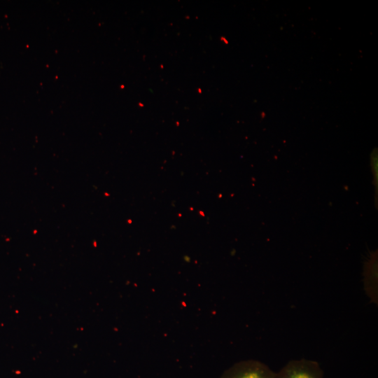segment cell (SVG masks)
<instances>
[{
    "mask_svg": "<svg viewBox=\"0 0 378 378\" xmlns=\"http://www.w3.org/2000/svg\"><path fill=\"white\" fill-rule=\"evenodd\" d=\"M276 372L265 363L248 359L239 361L222 374L220 378H275Z\"/></svg>",
    "mask_w": 378,
    "mask_h": 378,
    "instance_id": "cell-1",
    "label": "cell"
},
{
    "mask_svg": "<svg viewBox=\"0 0 378 378\" xmlns=\"http://www.w3.org/2000/svg\"><path fill=\"white\" fill-rule=\"evenodd\" d=\"M275 378H323V372L319 363L315 360L294 359L276 372Z\"/></svg>",
    "mask_w": 378,
    "mask_h": 378,
    "instance_id": "cell-2",
    "label": "cell"
},
{
    "mask_svg": "<svg viewBox=\"0 0 378 378\" xmlns=\"http://www.w3.org/2000/svg\"><path fill=\"white\" fill-rule=\"evenodd\" d=\"M370 164L373 174V183L375 188L376 194V205H377V194H378V157L377 150H374L370 155Z\"/></svg>",
    "mask_w": 378,
    "mask_h": 378,
    "instance_id": "cell-3",
    "label": "cell"
}]
</instances>
